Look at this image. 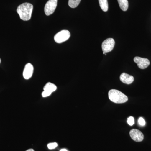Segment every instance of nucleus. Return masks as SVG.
<instances>
[{
    "mask_svg": "<svg viewBox=\"0 0 151 151\" xmlns=\"http://www.w3.org/2000/svg\"><path fill=\"white\" fill-rule=\"evenodd\" d=\"M33 6L29 3H25L20 5L17 9V12L20 18L24 21L30 19L32 14Z\"/></svg>",
    "mask_w": 151,
    "mask_h": 151,
    "instance_id": "nucleus-1",
    "label": "nucleus"
},
{
    "mask_svg": "<svg viewBox=\"0 0 151 151\" xmlns=\"http://www.w3.org/2000/svg\"><path fill=\"white\" fill-rule=\"evenodd\" d=\"M109 99L113 103L120 104L127 102L128 97L121 91L116 89H111L108 92Z\"/></svg>",
    "mask_w": 151,
    "mask_h": 151,
    "instance_id": "nucleus-2",
    "label": "nucleus"
},
{
    "mask_svg": "<svg viewBox=\"0 0 151 151\" xmlns=\"http://www.w3.org/2000/svg\"><path fill=\"white\" fill-rule=\"evenodd\" d=\"M70 36V32L67 30H63L55 35L54 39L55 42L61 43L67 40Z\"/></svg>",
    "mask_w": 151,
    "mask_h": 151,
    "instance_id": "nucleus-3",
    "label": "nucleus"
},
{
    "mask_svg": "<svg viewBox=\"0 0 151 151\" xmlns=\"http://www.w3.org/2000/svg\"><path fill=\"white\" fill-rule=\"evenodd\" d=\"M58 0H49L45 6L44 11L47 16H49L54 12L57 6Z\"/></svg>",
    "mask_w": 151,
    "mask_h": 151,
    "instance_id": "nucleus-4",
    "label": "nucleus"
},
{
    "mask_svg": "<svg viewBox=\"0 0 151 151\" xmlns=\"http://www.w3.org/2000/svg\"><path fill=\"white\" fill-rule=\"evenodd\" d=\"M115 42L112 38H109L103 42L102 48L103 52L108 53L113 50L115 46Z\"/></svg>",
    "mask_w": 151,
    "mask_h": 151,
    "instance_id": "nucleus-5",
    "label": "nucleus"
},
{
    "mask_svg": "<svg viewBox=\"0 0 151 151\" xmlns=\"http://www.w3.org/2000/svg\"><path fill=\"white\" fill-rule=\"evenodd\" d=\"M134 60L137 63L139 68L142 69H145L148 67L150 64V60L147 58L137 56L134 58Z\"/></svg>",
    "mask_w": 151,
    "mask_h": 151,
    "instance_id": "nucleus-6",
    "label": "nucleus"
},
{
    "mask_svg": "<svg viewBox=\"0 0 151 151\" xmlns=\"http://www.w3.org/2000/svg\"><path fill=\"white\" fill-rule=\"evenodd\" d=\"M130 136L133 140L136 142H141L144 139V136L143 133L137 129H132L130 131Z\"/></svg>",
    "mask_w": 151,
    "mask_h": 151,
    "instance_id": "nucleus-7",
    "label": "nucleus"
},
{
    "mask_svg": "<svg viewBox=\"0 0 151 151\" xmlns=\"http://www.w3.org/2000/svg\"><path fill=\"white\" fill-rule=\"evenodd\" d=\"M34 72V67L30 63H28L25 66L23 75L25 79H29L32 76Z\"/></svg>",
    "mask_w": 151,
    "mask_h": 151,
    "instance_id": "nucleus-8",
    "label": "nucleus"
},
{
    "mask_svg": "<svg viewBox=\"0 0 151 151\" xmlns=\"http://www.w3.org/2000/svg\"><path fill=\"white\" fill-rule=\"evenodd\" d=\"M120 79L123 83L127 84H131L134 81V77L126 73H123L121 74Z\"/></svg>",
    "mask_w": 151,
    "mask_h": 151,
    "instance_id": "nucleus-9",
    "label": "nucleus"
},
{
    "mask_svg": "<svg viewBox=\"0 0 151 151\" xmlns=\"http://www.w3.org/2000/svg\"><path fill=\"white\" fill-rule=\"evenodd\" d=\"M57 89L56 85L50 82H48L45 84V86L44 87L43 89L44 91H47L48 92H55Z\"/></svg>",
    "mask_w": 151,
    "mask_h": 151,
    "instance_id": "nucleus-10",
    "label": "nucleus"
},
{
    "mask_svg": "<svg viewBox=\"0 0 151 151\" xmlns=\"http://www.w3.org/2000/svg\"><path fill=\"white\" fill-rule=\"evenodd\" d=\"M119 6L123 11H126L129 8V2L128 0H118Z\"/></svg>",
    "mask_w": 151,
    "mask_h": 151,
    "instance_id": "nucleus-11",
    "label": "nucleus"
},
{
    "mask_svg": "<svg viewBox=\"0 0 151 151\" xmlns=\"http://www.w3.org/2000/svg\"><path fill=\"white\" fill-rule=\"evenodd\" d=\"M99 3L100 8L103 12H106L108 11V0H99Z\"/></svg>",
    "mask_w": 151,
    "mask_h": 151,
    "instance_id": "nucleus-12",
    "label": "nucleus"
},
{
    "mask_svg": "<svg viewBox=\"0 0 151 151\" xmlns=\"http://www.w3.org/2000/svg\"><path fill=\"white\" fill-rule=\"evenodd\" d=\"M81 0H68V6L72 8L77 7Z\"/></svg>",
    "mask_w": 151,
    "mask_h": 151,
    "instance_id": "nucleus-13",
    "label": "nucleus"
},
{
    "mask_svg": "<svg viewBox=\"0 0 151 151\" xmlns=\"http://www.w3.org/2000/svg\"><path fill=\"white\" fill-rule=\"evenodd\" d=\"M127 123L130 126H133L135 124L134 119V117H129L128 119H127Z\"/></svg>",
    "mask_w": 151,
    "mask_h": 151,
    "instance_id": "nucleus-14",
    "label": "nucleus"
},
{
    "mask_svg": "<svg viewBox=\"0 0 151 151\" xmlns=\"http://www.w3.org/2000/svg\"><path fill=\"white\" fill-rule=\"evenodd\" d=\"M57 146L58 144L56 143H50L47 145V147L50 150L55 149Z\"/></svg>",
    "mask_w": 151,
    "mask_h": 151,
    "instance_id": "nucleus-15",
    "label": "nucleus"
},
{
    "mask_svg": "<svg viewBox=\"0 0 151 151\" xmlns=\"http://www.w3.org/2000/svg\"><path fill=\"white\" fill-rule=\"evenodd\" d=\"M138 123H139L140 125L142 126H145L146 124L145 121L144 119H143V118H142V117L139 118V119L138 120Z\"/></svg>",
    "mask_w": 151,
    "mask_h": 151,
    "instance_id": "nucleus-16",
    "label": "nucleus"
},
{
    "mask_svg": "<svg viewBox=\"0 0 151 151\" xmlns=\"http://www.w3.org/2000/svg\"><path fill=\"white\" fill-rule=\"evenodd\" d=\"M51 92H48V91H44V90L43 92L42 93V97H48V96L51 95Z\"/></svg>",
    "mask_w": 151,
    "mask_h": 151,
    "instance_id": "nucleus-17",
    "label": "nucleus"
},
{
    "mask_svg": "<svg viewBox=\"0 0 151 151\" xmlns=\"http://www.w3.org/2000/svg\"><path fill=\"white\" fill-rule=\"evenodd\" d=\"M26 151H35L34 150H33V149H29V150H27Z\"/></svg>",
    "mask_w": 151,
    "mask_h": 151,
    "instance_id": "nucleus-18",
    "label": "nucleus"
},
{
    "mask_svg": "<svg viewBox=\"0 0 151 151\" xmlns=\"http://www.w3.org/2000/svg\"><path fill=\"white\" fill-rule=\"evenodd\" d=\"M60 151H68L67 150H66V149H61V150H60Z\"/></svg>",
    "mask_w": 151,
    "mask_h": 151,
    "instance_id": "nucleus-19",
    "label": "nucleus"
},
{
    "mask_svg": "<svg viewBox=\"0 0 151 151\" xmlns=\"http://www.w3.org/2000/svg\"><path fill=\"white\" fill-rule=\"evenodd\" d=\"M1 58H0V63H1Z\"/></svg>",
    "mask_w": 151,
    "mask_h": 151,
    "instance_id": "nucleus-20",
    "label": "nucleus"
}]
</instances>
